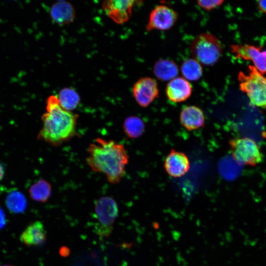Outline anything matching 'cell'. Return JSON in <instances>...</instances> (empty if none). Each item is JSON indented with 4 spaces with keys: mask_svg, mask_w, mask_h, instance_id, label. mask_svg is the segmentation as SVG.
<instances>
[{
    "mask_svg": "<svg viewBox=\"0 0 266 266\" xmlns=\"http://www.w3.org/2000/svg\"><path fill=\"white\" fill-rule=\"evenodd\" d=\"M86 163L94 171L103 174L107 181L116 184L126 174L129 155L124 146L113 140L96 138L87 148Z\"/></svg>",
    "mask_w": 266,
    "mask_h": 266,
    "instance_id": "cell-1",
    "label": "cell"
},
{
    "mask_svg": "<svg viewBox=\"0 0 266 266\" xmlns=\"http://www.w3.org/2000/svg\"><path fill=\"white\" fill-rule=\"evenodd\" d=\"M46 111L38 137L46 142L59 146L75 135L78 115L66 110L60 105L58 97L52 95L46 102Z\"/></svg>",
    "mask_w": 266,
    "mask_h": 266,
    "instance_id": "cell-2",
    "label": "cell"
},
{
    "mask_svg": "<svg viewBox=\"0 0 266 266\" xmlns=\"http://www.w3.org/2000/svg\"><path fill=\"white\" fill-rule=\"evenodd\" d=\"M248 69L247 74L238 73L240 89L246 93L251 104L266 109V77L253 66Z\"/></svg>",
    "mask_w": 266,
    "mask_h": 266,
    "instance_id": "cell-3",
    "label": "cell"
},
{
    "mask_svg": "<svg viewBox=\"0 0 266 266\" xmlns=\"http://www.w3.org/2000/svg\"><path fill=\"white\" fill-rule=\"evenodd\" d=\"M190 50L194 59L206 66L214 65L223 53L220 41L209 33H200L192 41Z\"/></svg>",
    "mask_w": 266,
    "mask_h": 266,
    "instance_id": "cell-4",
    "label": "cell"
},
{
    "mask_svg": "<svg viewBox=\"0 0 266 266\" xmlns=\"http://www.w3.org/2000/svg\"><path fill=\"white\" fill-rule=\"evenodd\" d=\"M229 146L233 157L239 164L254 166L263 160V154L257 143L249 137L231 139Z\"/></svg>",
    "mask_w": 266,
    "mask_h": 266,
    "instance_id": "cell-5",
    "label": "cell"
},
{
    "mask_svg": "<svg viewBox=\"0 0 266 266\" xmlns=\"http://www.w3.org/2000/svg\"><path fill=\"white\" fill-rule=\"evenodd\" d=\"M95 230L102 236L110 234L118 214V206L115 200L108 196L102 197L95 202Z\"/></svg>",
    "mask_w": 266,
    "mask_h": 266,
    "instance_id": "cell-6",
    "label": "cell"
},
{
    "mask_svg": "<svg viewBox=\"0 0 266 266\" xmlns=\"http://www.w3.org/2000/svg\"><path fill=\"white\" fill-rule=\"evenodd\" d=\"M178 19V13L173 8L164 4L155 7L151 12L146 27L147 32L166 31L171 29Z\"/></svg>",
    "mask_w": 266,
    "mask_h": 266,
    "instance_id": "cell-7",
    "label": "cell"
},
{
    "mask_svg": "<svg viewBox=\"0 0 266 266\" xmlns=\"http://www.w3.org/2000/svg\"><path fill=\"white\" fill-rule=\"evenodd\" d=\"M133 93L138 105L146 107L159 96V90L157 82L151 77H142L134 84Z\"/></svg>",
    "mask_w": 266,
    "mask_h": 266,
    "instance_id": "cell-8",
    "label": "cell"
},
{
    "mask_svg": "<svg viewBox=\"0 0 266 266\" xmlns=\"http://www.w3.org/2000/svg\"><path fill=\"white\" fill-rule=\"evenodd\" d=\"M230 49L235 58L252 61L260 73H266V50L249 44H233Z\"/></svg>",
    "mask_w": 266,
    "mask_h": 266,
    "instance_id": "cell-9",
    "label": "cell"
},
{
    "mask_svg": "<svg viewBox=\"0 0 266 266\" xmlns=\"http://www.w3.org/2000/svg\"><path fill=\"white\" fill-rule=\"evenodd\" d=\"M135 0H102V8L106 15L114 22L121 24L127 22L132 14Z\"/></svg>",
    "mask_w": 266,
    "mask_h": 266,
    "instance_id": "cell-10",
    "label": "cell"
},
{
    "mask_svg": "<svg viewBox=\"0 0 266 266\" xmlns=\"http://www.w3.org/2000/svg\"><path fill=\"white\" fill-rule=\"evenodd\" d=\"M164 167L170 176L180 177L188 171L190 161L185 153L172 149L165 159Z\"/></svg>",
    "mask_w": 266,
    "mask_h": 266,
    "instance_id": "cell-11",
    "label": "cell"
},
{
    "mask_svg": "<svg viewBox=\"0 0 266 266\" xmlns=\"http://www.w3.org/2000/svg\"><path fill=\"white\" fill-rule=\"evenodd\" d=\"M192 92L191 84L183 77H175L171 80L166 88L167 98L174 102L185 101L190 97Z\"/></svg>",
    "mask_w": 266,
    "mask_h": 266,
    "instance_id": "cell-12",
    "label": "cell"
},
{
    "mask_svg": "<svg viewBox=\"0 0 266 266\" xmlns=\"http://www.w3.org/2000/svg\"><path fill=\"white\" fill-rule=\"evenodd\" d=\"M179 120L181 125L189 131H194L203 127L205 117L202 110L198 106L190 105L181 111Z\"/></svg>",
    "mask_w": 266,
    "mask_h": 266,
    "instance_id": "cell-13",
    "label": "cell"
},
{
    "mask_svg": "<svg viewBox=\"0 0 266 266\" xmlns=\"http://www.w3.org/2000/svg\"><path fill=\"white\" fill-rule=\"evenodd\" d=\"M50 14L55 23L65 25L73 21L75 12L74 7L69 2L63 0L57 2L51 6Z\"/></svg>",
    "mask_w": 266,
    "mask_h": 266,
    "instance_id": "cell-14",
    "label": "cell"
},
{
    "mask_svg": "<svg viewBox=\"0 0 266 266\" xmlns=\"http://www.w3.org/2000/svg\"><path fill=\"white\" fill-rule=\"evenodd\" d=\"M46 232L43 224L39 221L29 225L23 232L20 240L27 246L37 245L46 240Z\"/></svg>",
    "mask_w": 266,
    "mask_h": 266,
    "instance_id": "cell-15",
    "label": "cell"
},
{
    "mask_svg": "<svg viewBox=\"0 0 266 266\" xmlns=\"http://www.w3.org/2000/svg\"><path fill=\"white\" fill-rule=\"evenodd\" d=\"M179 70L177 65L172 61L160 59L157 61L153 67L155 76L163 81H170L176 77Z\"/></svg>",
    "mask_w": 266,
    "mask_h": 266,
    "instance_id": "cell-16",
    "label": "cell"
},
{
    "mask_svg": "<svg viewBox=\"0 0 266 266\" xmlns=\"http://www.w3.org/2000/svg\"><path fill=\"white\" fill-rule=\"evenodd\" d=\"M58 99L60 105L64 109L71 111L79 105L80 99L78 94L71 88H64L59 92Z\"/></svg>",
    "mask_w": 266,
    "mask_h": 266,
    "instance_id": "cell-17",
    "label": "cell"
},
{
    "mask_svg": "<svg viewBox=\"0 0 266 266\" xmlns=\"http://www.w3.org/2000/svg\"><path fill=\"white\" fill-rule=\"evenodd\" d=\"M123 128L127 136L131 138H136L143 134L145 126L140 118L136 116H131L126 118Z\"/></svg>",
    "mask_w": 266,
    "mask_h": 266,
    "instance_id": "cell-18",
    "label": "cell"
},
{
    "mask_svg": "<svg viewBox=\"0 0 266 266\" xmlns=\"http://www.w3.org/2000/svg\"><path fill=\"white\" fill-rule=\"evenodd\" d=\"M180 69L184 78L191 81L198 80L203 73L201 64L194 58L185 60L182 63Z\"/></svg>",
    "mask_w": 266,
    "mask_h": 266,
    "instance_id": "cell-19",
    "label": "cell"
},
{
    "mask_svg": "<svg viewBox=\"0 0 266 266\" xmlns=\"http://www.w3.org/2000/svg\"><path fill=\"white\" fill-rule=\"evenodd\" d=\"M30 192L33 199L44 202L51 195V186L46 180H40L31 187Z\"/></svg>",
    "mask_w": 266,
    "mask_h": 266,
    "instance_id": "cell-20",
    "label": "cell"
},
{
    "mask_svg": "<svg viewBox=\"0 0 266 266\" xmlns=\"http://www.w3.org/2000/svg\"><path fill=\"white\" fill-rule=\"evenodd\" d=\"M197 1L201 8L210 11L220 7L224 0H197Z\"/></svg>",
    "mask_w": 266,
    "mask_h": 266,
    "instance_id": "cell-21",
    "label": "cell"
},
{
    "mask_svg": "<svg viewBox=\"0 0 266 266\" xmlns=\"http://www.w3.org/2000/svg\"><path fill=\"white\" fill-rule=\"evenodd\" d=\"M258 5L259 9L266 14V0H258Z\"/></svg>",
    "mask_w": 266,
    "mask_h": 266,
    "instance_id": "cell-22",
    "label": "cell"
},
{
    "mask_svg": "<svg viewBox=\"0 0 266 266\" xmlns=\"http://www.w3.org/2000/svg\"><path fill=\"white\" fill-rule=\"evenodd\" d=\"M4 224V217L3 213L0 211V229L1 228Z\"/></svg>",
    "mask_w": 266,
    "mask_h": 266,
    "instance_id": "cell-23",
    "label": "cell"
},
{
    "mask_svg": "<svg viewBox=\"0 0 266 266\" xmlns=\"http://www.w3.org/2000/svg\"><path fill=\"white\" fill-rule=\"evenodd\" d=\"M4 175V170L3 167L0 164V181L2 180Z\"/></svg>",
    "mask_w": 266,
    "mask_h": 266,
    "instance_id": "cell-24",
    "label": "cell"
},
{
    "mask_svg": "<svg viewBox=\"0 0 266 266\" xmlns=\"http://www.w3.org/2000/svg\"><path fill=\"white\" fill-rule=\"evenodd\" d=\"M12 266V265H3V266Z\"/></svg>",
    "mask_w": 266,
    "mask_h": 266,
    "instance_id": "cell-25",
    "label": "cell"
},
{
    "mask_svg": "<svg viewBox=\"0 0 266 266\" xmlns=\"http://www.w3.org/2000/svg\"><path fill=\"white\" fill-rule=\"evenodd\" d=\"M63 0H59V1H63Z\"/></svg>",
    "mask_w": 266,
    "mask_h": 266,
    "instance_id": "cell-26",
    "label": "cell"
}]
</instances>
